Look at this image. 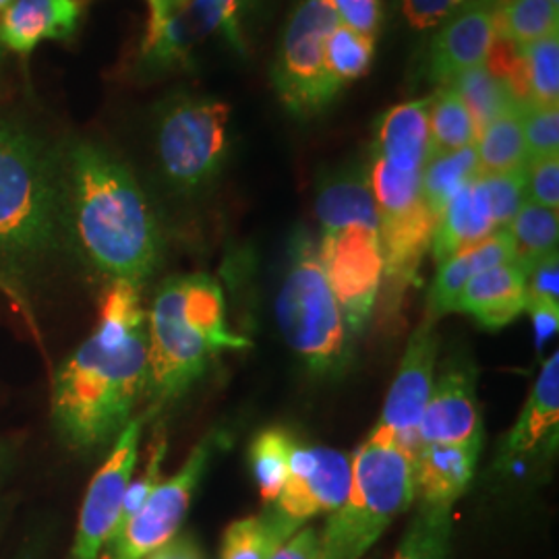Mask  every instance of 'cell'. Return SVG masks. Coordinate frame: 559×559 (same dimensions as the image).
Returning <instances> with one entry per match:
<instances>
[{
  "mask_svg": "<svg viewBox=\"0 0 559 559\" xmlns=\"http://www.w3.org/2000/svg\"><path fill=\"white\" fill-rule=\"evenodd\" d=\"M483 441L420 443L413 454L415 500L423 506H454L468 489Z\"/></svg>",
  "mask_w": 559,
  "mask_h": 559,
  "instance_id": "obj_19",
  "label": "cell"
},
{
  "mask_svg": "<svg viewBox=\"0 0 559 559\" xmlns=\"http://www.w3.org/2000/svg\"><path fill=\"white\" fill-rule=\"evenodd\" d=\"M150 9V20H166L180 13L191 0H145Z\"/></svg>",
  "mask_w": 559,
  "mask_h": 559,
  "instance_id": "obj_45",
  "label": "cell"
},
{
  "mask_svg": "<svg viewBox=\"0 0 559 559\" xmlns=\"http://www.w3.org/2000/svg\"><path fill=\"white\" fill-rule=\"evenodd\" d=\"M522 50V71L528 104H559V34L535 41Z\"/></svg>",
  "mask_w": 559,
  "mask_h": 559,
  "instance_id": "obj_34",
  "label": "cell"
},
{
  "mask_svg": "<svg viewBox=\"0 0 559 559\" xmlns=\"http://www.w3.org/2000/svg\"><path fill=\"white\" fill-rule=\"evenodd\" d=\"M11 2H13V0H0V13H2Z\"/></svg>",
  "mask_w": 559,
  "mask_h": 559,
  "instance_id": "obj_47",
  "label": "cell"
},
{
  "mask_svg": "<svg viewBox=\"0 0 559 559\" xmlns=\"http://www.w3.org/2000/svg\"><path fill=\"white\" fill-rule=\"evenodd\" d=\"M251 342L226 321L218 280L210 274H179L164 280L147 313V390L152 406L187 394L214 359L245 350Z\"/></svg>",
  "mask_w": 559,
  "mask_h": 559,
  "instance_id": "obj_4",
  "label": "cell"
},
{
  "mask_svg": "<svg viewBox=\"0 0 559 559\" xmlns=\"http://www.w3.org/2000/svg\"><path fill=\"white\" fill-rule=\"evenodd\" d=\"M526 274L514 261L489 267L471 280L456 300L454 313H468L487 330H500L526 309Z\"/></svg>",
  "mask_w": 559,
  "mask_h": 559,
  "instance_id": "obj_22",
  "label": "cell"
},
{
  "mask_svg": "<svg viewBox=\"0 0 559 559\" xmlns=\"http://www.w3.org/2000/svg\"><path fill=\"white\" fill-rule=\"evenodd\" d=\"M64 242L59 147L15 117H0V276L17 286Z\"/></svg>",
  "mask_w": 559,
  "mask_h": 559,
  "instance_id": "obj_3",
  "label": "cell"
},
{
  "mask_svg": "<svg viewBox=\"0 0 559 559\" xmlns=\"http://www.w3.org/2000/svg\"><path fill=\"white\" fill-rule=\"evenodd\" d=\"M450 87L456 90L460 100L468 108L477 127V135H480V131L489 127L493 120L500 119L501 115L522 106L514 98L510 85L496 78L485 62L460 73L459 78L450 83Z\"/></svg>",
  "mask_w": 559,
  "mask_h": 559,
  "instance_id": "obj_28",
  "label": "cell"
},
{
  "mask_svg": "<svg viewBox=\"0 0 559 559\" xmlns=\"http://www.w3.org/2000/svg\"><path fill=\"white\" fill-rule=\"evenodd\" d=\"M276 320L286 344L311 373L338 378L348 369L353 334L323 274L318 245L307 230L295 233L290 240Z\"/></svg>",
  "mask_w": 559,
  "mask_h": 559,
  "instance_id": "obj_6",
  "label": "cell"
},
{
  "mask_svg": "<svg viewBox=\"0 0 559 559\" xmlns=\"http://www.w3.org/2000/svg\"><path fill=\"white\" fill-rule=\"evenodd\" d=\"M559 425V353H554L540 367L531 396L526 400L516 425L501 443L498 466L508 468L514 462L537 456L540 448L549 450L558 443Z\"/></svg>",
  "mask_w": 559,
  "mask_h": 559,
  "instance_id": "obj_18",
  "label": "cell"
},
{
  "mask_svg": "<svg viewBox=\"0 0 559 559\" xmlns=\"http://www.w3.org/2000/svg\"><path fill=\"white\" fill-rule=\"evenodd\" d=\"M318 253L350 334H360L371 320L380 297L383 278L380 230L350 226L321 233Z\"/></svg>",
  "mask_w": 559,
  "mask_h": 559,
  "instance_id": "obj_11",
  "label": "cell"
},
{
  "mask_svg": "<svg viewBox=\"0 0 559 559\" xmlns=\"http://www.w3.org/2000/svg\"><path fill=\"white\" fill-rule=\"evenodd\" d=\"M376 41L342 25L340 21L330 32L325 40V64L340 92L371 71L376 59Z\"/></svg>",
  "mask_w": 559,
  "mask_h": 559,
  "instance_id": "obj_33",
  "label": "cell"
},
{
  "mask_svg": "<svg viewBox=\"0 0 559 559\" xmlns=\"http://www.w3.org/2000/svg\"><path fill=\"white\" fill-rule=\"evenodd\" d=\"M526 309L559 311V255L558 251L540 260L526 272Z\"/></svg>",
  "mask_w": 559,
  "mask_h": 559,
  "instance_id": "obj_39",
  "label": "cell"
},
{
  "mask_svg": "<svg viewBox=\"0 0 559 559\" xmlns=\"http://www.w3.org/2000/svg\"><path fill=\"white\" fill-rule=\"evenodd\" d=\"M92 0H13L0 13V50L32 57L44 41H73Z\"/></svg>",
  "mask_w": 559,
  "mask_h": 559,
  "instance_id": "obj_17",
  "label": "cell"
},
{
  "mask_svg": "<svg viewBox=\"0 0 559 559\" xmlns=\"http://www.w3.org/2000/svg\"><path fill=\"white\" fill-rule=\"evenodd\" d=\"M270 559H320V535L316 528L297 531L290 539L282 543Z\"/></svg>",
  "mask_w": 559,
  "mask_h": 559,
  "instance_id": "obj_43",
  "label": "cell"
},
{
  "mask_svg": "<svg viewBox=\"0 0 559 559\" xmlns=\"http://www.w3.org/2000/svg\"><path fill=\"white\" fill-rule=\"evenodd\" d=\"M2 59H4V52H2V50H0V62H2Z\"/></svg>",
  "mask_w": 559,
  "mask_h": 559,
  "instance_id": "obj_50",
  "label": "cell"
},
{
  "mask_svg": "<svg viewBox=\"0 0 559 559\" xmlns=\"http://www.w3.org/2000/svg\"><path fill=\"white\" fill-rule=\"evenodd\" d=\"M526 201L547 210L559 207V156L528 160L526 168Z\"/></svg>",
  "mask_w": 559,
  "mask_h": 559,
  "instance_id": "obj_40",
  "label": "cell"
},
{
  "mask_svg": "<svg viewBox=\"0 0 559 559\" xmlns=\"http://www.w3.org/2000/svg\"><path fill=\"white\" fill-rule=\"evenodd\" d=\"M477 175H479V162H477L475 145L459 152L429 156V160L423 168L420 198L429 207V212L440 221L450 200Z\"/></svg>",
  "mask_w": 559,
  "mask_h": 559,
  "instance_id": "obj_27",
  "label": "cell"
},
{
  "mask_svg": "<svg viewBox=\"0 0 559 559\" xmlns=\"http://www.w3.org/2000/svg\"><path fill=\"white\" fill-rule=\"evenodd\" d=\"M222 440V431H210L191 450L179 473L160 480L140 512L104 547L106 554L102 559H143L164 543L175 539Z\"/></svg>",
  "mask_w": 559,
  "mask_h": 559,
  "instance_id": "obj_10",
  "label": "cell"
},
{
  "mask_svg": "<svg viewBox=\"0 0 559 559\" xmlns=\"http://www.w3.org/2000/svg\"><path fill=\"white\" fill-rule=\"evenodd\" d=\"M0 290L9 297V299L13 300L15 305H20L23 307V299H21L20 288L13 284V282H9V280L4 278V276H0Z\"/></svg>",
  "mask_w": 559,
  "mask_h": 559,
  "instance_id": "obj_46",
  "label": "cell"
},
{
  "mask_svg": "<svg viewBox=\"0 0 559 559\" xmlns=\"http://www.w3.org/2000/svg\"><path fill=\"white\" fill-rule=\"evenodd\" d=\"M286 543L267 514L233 522L222 539V559H270Z\"/></svg>",
  "mask_w": 559,
  "mask_h": 559,
  "instance_id": "obj_35",
  "label": "cell"
},
{
  "mask_svg": "<svg viewBox=\"0 0 559 559\" xmlns=\"http://www.w3.org/2000/svg\"><path fill=\"white\" fill-rule=\"evenodd\" d=\"M501 0H471L443 21L431 41L429 78L441 87L483 64L498 36Z\"/></svg>",
  "mask_w": 559,
  "mask_h": 559,
  "instance_id": "obj_16",
  "label": "cell"
},
{
  "mask_svg": "<svg viewBox=\"0 0 559 559\" xmlns=\"http://www.w3.org/2000/svg\"><path fill=\"white\" fill-rule=\"evenodd\" d=\"M522 108L501 115L480 131L475 143L479 175H506L526 168L531 158L522 131Z\"/></svg>",
  "mask_w": 559,
  "mask_h": 559,
  "instance_id": "obj_25",
  "label": "cell"
},
{
  "mask_svg": "<svg viewBox=\"0 0 559 559\" xmlns=\"http://www.w3.org/2000/svg\"><path fill=\"white\" fill-rule=\"evenodd\" d=\"M466 2H471V0H454V7L459 9V7H462V4H466Z\"/></svg>",
  "mask_w": 559,
  "mask_h": 559,
  "instance_id": "obj_48",
  "label": "cell"
},
{
  "mask_svg": "<svg viewBox=\"0 0 559 559\" xmlns=\"http://www.w3.org/2000/svg\"><path fill=\"white\" fill-rule=\"evenodd\" d=\"M549 2H551V4H556L559 9V0H549Z\"/></svg>",
  "mask_w": 559,
  "mask_h": 559,
  "instance_id": "obj_49",
  "label": "cell"
},
{
  "mask_svg": "<svg viewBox=\"0 0 559 559\" xmlns=\"http://www.w3.org/2000/svg\"><path fill=\"white\" fill-rule=\"evenodd\" d=\"M477 127L464 102L460 100L454 87H440L436 96H431L429 106V140L431 154H448L471 147L477 143Z\"/></svg>",
  "mask_w": 559,
  "mask_h": 559,
  "instance_id": "obj_29",
  "label": "cell"
},
{
  "mask_svg": "<svg viewBox=\"0 0 559 559\" xmlns=\"http://www.w3.org/2000/svg\"><path fill=\"white\" fill-rule=\"evenodd\" d=\"M166 452H168V438H166V433L160 429L156 433L154 441H152V445H150V456H147V464H145L143 473H141L138 479L129 483V489L124 493L122 508H120L119 524H117V531H115L112 539L119 535L122 526L140 512L143 503L152 496V491L160 485L162 464H164V459H166Z\"/></svg>",
  "mask_w": 559,
  "mask_h": 559,
  "instance_id": "obj_36",
  "label": "cell"
},
{
  "mask_svg": "<svg viewBox=\"0 0 559 559\" xmlns=\"http://www.w3.org/2000/svg\"><path fill=\"white\" fill-rule=\"evenodd\" d=\"M436 359L438 334L433 321L425 320L411 334L378 423L413 454L419 448L420 417L436 380Z\"/></svg>",
  "mask_w": 559,
  "mask_h": 559,
  "instance_id": "obj_14",
  "label": "cell"
},
{
  "mask_svg": "<svg viewBox=\"0 0 559 559\" xmlns=\"http://www.w3.org/2000/svg\"><path fill=\"white\" fill-rule=\"evenodd\" d=\"M147 313L140 286L112 280L92 336L60 367L52 417L78 450H96L119 438L147 390Z\"/></svg>",
  "mask_w": 559,
  "mask_h": 559,
  "instance_id": "obj_2",
  "label": "cell"
},
{
  "mask_svg": "<svg viewBox=\"0 0 559 559\" xmlns=\"http://www.w3.org/2000/svg\"><path fill=\"white\" fill-rule=\"evenodd\" d=\"M420 443L483 441L477 369L466 359H448L419 423Z\"/></svg>",
  "mask_w": 559,
  "mask_h": 559,
  "instance_id": "obj_15",
  "label": "cell"
},
{
  "mask_svg": "<svg viewBox=\"0 0 559 559\" xmlns=\"http://www.w3.org/2000/svg\"><path fill=\"white\" fill-rule=\"evenodd\" d=\"M559 9L549 0H501L498 34L516 48L558 34Z\"/></svg>",
  "mask_w": 559,
  "mask_h": 559,
  "instance_id": "obj_31",
  "label": "cell"
},
{
  "mask_svg": "<svg viewBox=\"0 0 559 559\" xmlns=\"http://www.w3.org/2000/svg\"><path fill=\"white\" fill-rule=\"evenodd\" d=\"M62 156V230L104 278L141 286L164 255L158 214L127 162L94 140H73Z\"/></svg>",
  "mask_w": 559,
  "mask_h": 559,
  "instance_id": "obj_1",
  "label": "cell"
},
{
  "mask_svg": "<svg viewBox=\"0 0 559 559\" xmlns=\"http://www.w3.org/2000/svg\"><path fill=\"white\" fill-rule=\"evenodd\" d=\"M510 261H514V247L508 228L443 261L427 297V320L436 321L445 313H454L460 293L471 280L489 267Z\"/></svg>",
  "mask_w": 559,
  "mask_h": 559,
  "instance_id": "obj_23",
  "label": "cell"
},
{
  "mask_svg": "<svg viewBox=\"0 0 559 559\" xmlns=\"http://www.w3.org/2000/svg\"><path fill=\"white\" fill-rule=\"evenodd\" d=\"M143 559H203L201 547L198 540L187 535H177L175 539L164 543L156 551H152L150 556Z\"/></svg>",
  "mask_w": 559,
  "mask_h": 559,
  "instance_id": "obj_44",
  "label": "cell"
},
{
  "mask_svg": "<svg viewBox=\"0 0 559 559\" xmlns=\"http://www.w3.org/2000/svg\"><path fill=\"white\" fill-rule=\"evenodd\" d=\"M152 411L158 408L152 406ZM150 413L127 423V427L115 440L110 456L90 483L81 508L73 559H98L102 549L112 539L119 524L124 493L129 489V483L133 480V473L138 466L141 433Z\"/></svg>",
  "mask_w": 559,
  "mask_h": 559,
  "instance_id": "obj_13",
  "label": "cell"
},
{
  "mask_svg": "<svg viewBox=\"0 0 559 559\" xmlns=\"http://www.w3.org/2000/svg\"><path fill=\"white\" fill-rule=\"evenodd\" d=\"M429 106L431 96L385 110L376 124L371 158L402 173H423L431 154Z\"/></svg>",
  "mask_w": 559,
  "mask_h": 559,
  "instance_id": "obj_21",
  "label": "cell"
},
{
  "mask_svg": "<svg viewBox=\"0 0 559 559\" xmlns=\"http://www.w3.org/2000/svg\"><path fill=\"white\" fill-rule=\"evenodd\" d=\"M336 23L330 0H299L284 25L272 87L284 110L300 122L323 115L342 94L325 64V40Z\"/></svg>",
  "mask_w": 559,
  "mask_h": 559,
  "instance_id": "obj_8",
  "label": "cell"
},
{
  "mask_svg": "<svg viewBox=\"0 0 559 559\" xmlns=\"http://www.w3.org/2000/svg\"><path fill=\"white\" fill-rule=\"evenodd\" d=\"M23 559H32V558H23Z\"/></svg>",
  "mask_w": 559,
  "mask_h": 559,
  "instance_id": "obj_51",
  "label": "cell"
},
{
  "mask_svg": "<svg viewBox=\"0 0 559 559\" xmlns=\"http://www.w3.org/2000/svg\"><path fill=\"white\" fill-rule=\"evenodd\" d=\"M522 131L528 150V158L559 156V108L535 106L522 108Z\"/></svg>",
  "mask_w": 559,
  "mask_h": 559,
  "instance_id": "obj_38",
  "label": "cell"
},
{
  "mask_svg": "<svg viewBox=\"0 0 559 559\" xmlns=\"http://www.w3.org/2000/svg\"><path fill=\"white\" fill-rule=\"evenodd\" d=\"M452 506H423L400 540L394 559L452 558Z\"/></svg>",
  "mask_w": 559,
  "mask_h": 559,
  "instance_id": "obj_30",
  "label": "cell"
},
{
  "mask_svg": "<svg viewBox=\"0 0 559 559\" xmlns=\"http://www.w3.org/2000/svg\"><path fill=\"white\" fill-rule=\"evenodd\" d=\"M258 0H191L180 13L150 20L140 44V69L147 75H166L193 64L195 50L212 36H224L239 52L242 21Z\"/></svg>",
  "mask_w": 559,
  "mask_h": 559,
  "instance_id": "obj_9",
  "label": "cell"
},
{
  "mask_svg": "<svg viewBox=\"0 0 559 559\" xmlns=\"http://www.w3.org/2000/svg\"><path fill=\"white\" fill-rule=\"evenodd\" d=\"M415 501L413 452L376 425L353 456L348 498L320 535V559H360Z\"/></svg>",
  "mask_w": 559,
  "mask_h": 559,
  "instance_id": "obj_5",
  "label": "cell"
},
{
  "mask_svg": "<svg viewBox=\"0 0 559 559\" xmlns=\"http://www.w3.org/2000/svg\"><path fill=\"white\" fill-rule=\"evenodd\" d=\"M316 214L321 233H334L350 226L380 230V214L367 168L359 162H350L334 170H323L316 191Z\"/></svg>",
  "mask_w": 559,
  "mask_h": 559,
  "instance_id": "obj_20",
  "label": "cell"
},
{
  "mask_svg": "<svg viewBox=\"0 0 559 559\" xmlns=\"http://www.w3.org/2000/svg\"><path fill=\"white\" fill-rule=\"evenodd\" d=\"M353 483V456L332 448H293L288 477L278 500L265 512L284 540L290 539L307 520L332 514L348 498Z\"/></svg>",
  "mask_w": 559,
  "mask_h": 559,
  "instance_id": "obj_12",
  "label": "cell"
},
{
  "mask_svg": "<svg viewBox=\"0 0 559 559\" xmlns=\"http://www.w3.org/2000/svg\"><path fill=\"white\" fill-rule=\"evenodd\" d=\"M493 233H498V228L491 218L483 180L477 175L445 205L429 251L441 265L460 251L489 239Z\"/></svg>",
  "mask_w": 559,
  "mask_h": 559,
  "instance_id": "obj_24",
  "label": "cell"
},
{
  "mask_svg": "<svg viewBox=\"0 0 559 559\" xmlns=\"http://www.w3.org/2000/svg\"><path fill=\"white\" fill-rule=\"evenodd\" d=\"M342 25L378 40L383 25L381 0H330Z\"/></svg>",
  "mask_w": 559,
  "mask_h": 559,
  "instance_id": "obj_41",
  "label": "cell"
},
{
  "mask_svg": "<svg viewBox=\"0 0 559 559\" xmlns=\"http://www.w3.org/2000/svg\"><path fill=\"white\" fill-rule=\"evenodd\" d=\"M508 233L514 247V263L526 274L533 265L558 251V212L524 201L514 221L510 222Z\"/></svg>",
  "mask_w": 559,
  "mask_h": 559,
  "instance_id": "obj_26",
  "label": "cell"
},
{
  "mask_svg": "<svg viewBox=\"0 0 559 559\" xmlns=\"http://www.w3.org/2000/svg\"><path fill=\"white\" fill-rule=\"evenodd\" d=\"M293 448V436L280 427L263 429L249 448L251 471L260 485L261 500L267 506L278 500L280 491L286 483Z\"/></svg>",
  "mask_w": 559,
  "mask_h": 559,
  "instance_id": "obj_32",
  "label": "cell"
},
{
  "mask_svg": "<svg viewBox=\"0 0 559 559\" xmlns=\"http://www.w3.org/2000/svg\"><path fill=\"white\" fill-rule=\"evenodd\" d=\"M491 218L498 230H503L514 221L522 203L526 201V173H506V175H480Z\"/></svg>",
  "mask_w": 559,
  "mask_h": 559,
  "instance_id": "obj_37",
  "label": "cell"
},
{
  "mask_svg": "<svg viewBox=\"0 0 559 559\" xmlns=\"http://www.w3.org/2000/svg\"><path fill=\"white\" fill-rule=\"evenodd\" d=\"M402 11L413 29L427 32L440 27L456 7L454 0H402Z\"/></svg>",
  "mask_w": 559,
  "mask_h": 559,
  "instance_id": "obj_42",
  "label": "cell"
},
{
  "mask_svg": "<svg viewBox=\"0 0 559 559\" xmlns=\"http://www.w3.org/2000/svg\"><path fill=\"white\" fill-rule=\"evenodd\" d=\"M228 102L177 92L154 110V154L166 185L179 195H201L230 156Z\"/></svg>",
  "mask_w": 559,
  "mask_h": 559,
  "instance_id": "obj_7",
  "label": "cell"
}]
</instances>
